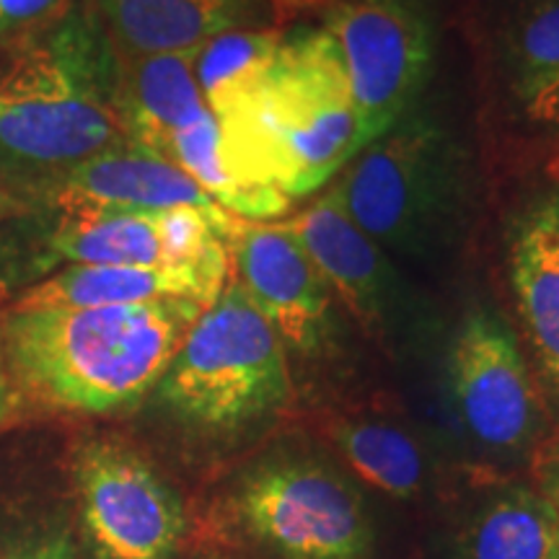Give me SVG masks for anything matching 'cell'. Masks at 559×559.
<instances>
[{"mask_svg":"<svg viewBox=\"0 0 559 559\" xmlns=\"http://www.w3.org/2000/svg\"><path fill=\"white\" fill-rule=\"evenodd\" d=\"M34 559H73L68 555V551H62V549H50V551H41L39 557H34Z\"/></svg>","mask_w":559,"mask_h":559,"instance_id":"d4e9b609","label":"cell"},{"mask_svg":"<svg viewBox=\"0 0 559 559\" xmlns=\"http://www.w3.org/2000/svg\"><path fill=\"white\" fill-rule=\"evenodd\" d=\"M288 228L311 254L332 296H337L355 319L376 332L396 326L409 309L412 285L386 251L349 221L332 192L306 207Z\"/></svg>","mask_w":559,"mask_h":559,"instance_id":"7c38bea8","label":"cell"},{"mask_svg":"<svg viewBox=\"0 0 559 559\" xmlns=\"http://www.w3.org/2000/svg\"><path fill=\"white\" fill-rule=\"evenodd\" d=\"M228 283V254L198 264L122 267V264H75L45 280L19 300L13 311L96 309L156 300H194L210 306Z\"/></svg>","mask_w":559,"mask_h":559,"instance_id":"9a60e30c","label":"cell"},{"mask_svg":"<svg viewBox=\"0 0 559 559\" xmlns=\"http://www.w3.org/2000/svg\"><path fill=\"white\" fill-rule=\"evenodd\" d=\"M508 83L528 122L559 128V0H539L513 24Z\"/></svg>","mask_w":559,"mask_h":559,"instance_id":"ac0fdd59","label":"cell"},{"mask_svg":"<svg viewBox=\"0 0 559 559\" xmlns=\"http://www.w3.org/2000/svg\"><path fill=\"white\" fill-rule=\"evenodd\" d=\"M449 389L464 428L492 451H521L539 428V402L519 340L498 313L461 321L449 349Z\"/></svg>","mask_w":559,"mask_h":559,"instance_id":"9c48e42d","label":"cell"},{"mask_svg":"<svg viewBox=\"0 0 559 559\" xmlns=\"http://www.w3.org/2000/svg\"><path fill=\"white\" fill-rule=\"evenodd\" d=\"M62 0H0V29H19L52 13Z\"/></svg>","mask_w":559,"mask_h":559,"instance_id":"7402d4cb","label":"cell"},{"mask_svg":"<svg viewBox=\"0 0 559 559\" xmlns=\"http://www.w3.org/2000/svg\"><path fill=\"white\" fill-rule=\"evenodd\" d=\"M117 58L198 52L218 34L247 29L257 0H96Z\"/></svg>","mask_w":559,"mask_h":559,"instance_id":"2e32d148","label":"cell"},{"mask_svg":"<svg viewBox=\"0 0 559 559\" xmlns=\"http://www.w3.org/2000/svg\"><path fill=\"white\" fill-rule=\"evenodd\" d=\"M128 143L120 58L88 13H70L0 75V171L66 174Z\"/></svg>","mask_w":559,"mask_h":559,"instance_id":"3957f363","label":"cell"},{"mask_svg":"<svg viewBox=\"0 0 559 559\" xmlns=\"http://www.w3.org/2000/svg\"><path fill=\"white\" fill-rule=\"evenodd\" d=\"M536 492L549 502L559 521V438L542 453L536 464Z\"/></svg>","mask_w":559,"mask_h":559,"instance_id":"603a6c76","label":"cell"},{"mask_svg":"<svg viewBox=\"0 0 559 559\" xmlns=\"http://www.w3.org/2000/svg\"><path fill=\"white\" fill-rule=\"evenodd\" d=\"M158 389L187 423L234 430L290 400L288 353L234 280L187 332Z\"/></svg>","mask_w":559,"mask_h":559,"instance_id":"5b68a950","label":"cell"},{"mask_svg":"<svg viewBox=\"0 0 559 559\" xmlns=\"http://www.w3.org/2000/svg\"><path fill=\"white\" fill-rule=\"evenodd\" d=\"M239 280L285 349L313 355L332 332V290L298 236L283 226L230 221L226 236Z\"/></svg>","mask_w":559,"mask_h":559,"instance_id":"30bf717a","label":"cell"},{"mask_svg":"<svg viewBox=\"0 0 559 559\" xmlns=\"http://www.w3.org/2000/svg\"><path fill=\"white\" fill-rule=\"evenodd\" d=\"M285 34L277 29H234L194 52V79L215 120L247 104L267 79Z\"/></svg>","mask_w":559,"mask_h":559,"instance_id":"d6986e66","label":"cell"},{"mask_svg":"<svg viewBox=\"0 0 559 559\" xmlns=\"http://www.w3.org/2000/svg\"><path fill=\"white\" fill-rule=\"evenodd\" d=\"M120 109L130 143L166 158L169 140L207 111L194 52L120 58Z\"/></svg>","mask_w":559,"mask_h":559,"instance_id":"e0dca14e","label":"cell"},{"mask_svg":"<svg viewBox=\"0 0 559 559\" xmlns=\"http://www.w3.org/2000/svg\"><path fill=\"white\" fill-rule=\"evenodd\" d=\"M207 306L156 300L96 309L13 311L5 345L26 391L62 409L104 415L156 389Z\"/></svg>","mask_w":559,"mask_h":559,"instance_id":"7a4b0ae2","label":"cell"},{"mask_svg":"<svg viewBox=\"0 0 559 559\" xmlns=\"http://www.w3.org/2000/svg\"><path fill=\"white\" fill-rule=\"evenodd\" d=\"M241 519L285 559H366L370 523L360 495L330 466L270 461L243 481Z\"/></svg>","mask_w":559,"mask_h":559,"instance_id":"52a82bcc","label":"cell"},{"mask_svg":"<svg viewBox=\"0 0 559 559\" xmlns=\"http://www.w3.org/2000/svg\"><path fill=\"white\" fill-rule=\"evenodd\" d=\"M342 456L360 474L391 498L407 500L417 492L425 477V461L417 443L407 432L386 423H340L334 428Z\"/></svg>","mask_w":559,"mask_h":559,"instance_id":"44dd1931","label":"cell"},{"mask_svg":"<svg viewBox=\"0 0 559 559\" xmlns=\"http://www.w3.org/2000/svg\"><path fill=\"white\" fill-rule=\"evenodd\" d=\"M324 29L337 41L362 148L415 111L436 58V29L419 0H342Z\"/></svg>","mask_w":559,"mask_h":559,"instance_id":"8992f818","label":"cell"},{"mask_svg":"<svg viewBox=\"0 0 559 559\" xmlns=\"http://www.w3.org/2000/svg\"><path fill=\"white\" fill-rule=\"evenodd\" d=\"M559 521L534 487H508L472 523L466 559H555Z\"/></svg>","mask_w":559,"mask_h":559,"instance_id":"ffe728a7","label":"cell"},{"mask_svg":"<svg viewBox=\"0 0 559 559\" xmlns=\"http://www.w3.org/2000/svg\"><path fill=\"white\" fill-rule=\"evenodd\" d=\"M555 559H559V549H557V555H555Z\"/></svg>","mask_w":559,"mask_h":559,"instance_id":"484cf974","label":"cell"},{"mask_svg":"<svg viewBox=\"0 0 559 559\" xmlns=\"http://www.w3.org/2000/svg\"><path fill=\"white\" fill-rule=\"evenodd\" d=\"M221 158L241 218L285 213L362 151L358 111L332 34H285L267 79L247 104L221 117Z\"/></svg>","mask_w":559,"mask_h":559,"instance_id":"6da1fadb","label":"cell"},{"mask_svg":"<svg viewBox=\"0 0 559 559\" xmlns=\"http://www.w3.org/2000/svg\"><path fill=\"white\" fill-rule=\"evenodd\" d=\"M83 526L104 559H169L185 531L179 500L156 472L111 440L75 456Z\"/></svg>","mask_w":559,"mask_h":559,"instance_id":"ba28073f","label":"cell"},{"mask_svg":"<svg viewBox=\"0 0 559 559\" xmlns=\"http://www.w3.org/2000/svg\"><path fill=\"white\" fill-rule=\"evenodd\" d=\"M508 272L536 370L559 409V187L536 192L513 218Z\"/></svg>","mask_w":559,"mask_h":559,"instance_id":"4fadbf2b","label":"cell"},{"mask_svg":"<svg viewBox=\"0 0 559 559\" xmlns=\"http://www.w3.org/2000/svg\"><path fill=\"white\" fill-rule=\"evenodd\" d=\"M230 215L223 207H171L66 218L55 230V260L164 267L228 254Z\"/></svg>","mask_w":559,"mask_h":559,"instance_id":"8fae6325","label":"cell"},{"mask_svg":"<svg viewBox=\"0 0 559 559\" xmlns=\"http://www.w3.org/2000/svg\"><path fill=\"white\" fill-rule=\"evenodd\" d=\"M11 412V383H9V370H5L3 360V342H0V423Z\"/></svg>","mask_w":559,"mask_h":559,"instance_id":"cb8c5ba5","label":"cell"},{"mask_svg":"<svg viewBox=\"0 0 559 559\" xmlns=\"http://www.w3.org/2000/svg\"><path fill=\"white\" fill-rule=\"evenodd\" d=\"M52 200L68 218L135 210L221 207L190 174L135 143L104 151L62 174Z\"/></svg>","mask_w":559,"mask_h":559,"instance_id":"5bb4252c","label":"cell"},{"mask_svg":"<svg viewBox=\"0 0 559 559\" xmlns=\"http://www.w3.org/2000/svg\"><path fill=\"white\" fill-rule=\"evenodd\" d=\"M332 194L389 257L436 260L464 226V151L436 117L412 111L349 160Z\"/></svg>","mask_w":559,"mask_h":559,"instance_id":"277c9868","label":"cell"}]
</instances>
